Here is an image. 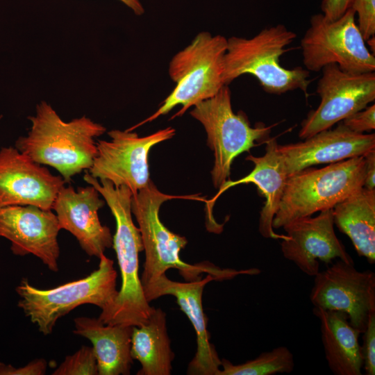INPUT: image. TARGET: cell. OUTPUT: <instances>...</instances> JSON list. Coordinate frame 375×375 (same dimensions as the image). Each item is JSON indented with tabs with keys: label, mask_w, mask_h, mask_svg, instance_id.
Returning a JSON list of instances; mask_svg holds the SVG:
<instances>
[{
	"label": "cell",
	"mask_w": 375,
	"mask_h": 375,
	"mask_svg": "<svg viewBox=\"0 0 375 375\" xmlns=\"http://www.w3.org/2000/svg\"><path fill=\"white\" fill-rule=\"evenodd\" d=\"M28 119L30 130L15 143L20 152L56 169L66 183L90 168L97 153L95 139L106 132L105 126L85 115L65 122L44 101L37 104L35 114Z\"/></svg>",
	"instance_id": "obj_1"
},
{
	"label": "cell",
	"mask_w": 375,
	"mask_h": 375,
	"mask_svg": "<svg viewBox=\"0 0 375 375\" xmlns=\"http://www.w3.org/2000/svg\"><path fill=\"white\" fill-rule=\"evenodd\" d=\"M83 179L103 197L116 222L112 246L122 285L112 306L98 319L106 324L140 326L147 322L154 307L147 300L139 276V253L144 247L140 229L132 219L133 193L126 185L115 187L110 181L92 177L88 171Z\"/></svg>",
	"instance_id": "obj_2"
},
{
	"label": "cell",
	"mask_w": 375,
	"mask_h": 375,
	"mask_svg": "<svg viewBox=\"0 0 375 375\" xmlns=\"http://www.w3.org/2000/svg\"><path fill=\"white\" fill-rule=\"evenodd\" d=\"M184 198L205 201L193 196H174L161 192L150 180L131 199V212L139 226L145 260L140 277L143 289L166 274L169 269H176L185 281L201 278L203 273L213 276L215 281L231 279L240 274L253 275L256 269L235 270L222 269L209 262L191 265L183 261L179 256L188 244L187 239L169 231L160 221L161 205L170 199Z\"/></svg>",
	"instance_id": "obj_3"
},
{
	"label": "cell",
	"mask_w": 375,
	"mask_h": 375,
	"mask_svg": "<svg viewBox=\"0 0 375 375\" xmlns=\"http://www.w3.org/2000/svg\"><path fill=\"white\" fill-rule=\"evenodd\" d=\"M297 34L283 24L260 31L247 39L232 36L227 39L224 56L223 81L228 85L244 74H251L267 93L281 94L301 90L308 97L311 83L310 72L301 67L286 69L281 65V56Z\"/></svg>",
	"instance_id": "obj_4"
},
{
	"label": "cell",
	"mask_w": 375,
	"mask_h": 375,
	"mask_svg": "<svg viewBox=\"0 0 375 375\" xmlns=\"http://www.w3.org/2000/svg\"><path fill=\"white\" fill-rule=\"evenodd\" d=\"M117 273L112 260L104 253L98 268L88 276L53 288L40 289L24 278L16 288L20 299L17 306L38 330L47 335L52 333L58 319L83 304H92L107 311L118 290Z\"/></svg>",
	"instance_id": "obj_5"
},
{
	"label": "cell",
	"mask_w": 375,
	"mask_h": 375,
	"mask_svg": "<svg viewBox=\"0 0 375 375\" xmlns=\"http://www.w3.org/2000/svg\"><path fill=\"white\" fill-rule=\"evenodd\" d=\"M365 171L362 156L320 169L308 167L290 175L273 219V228H283L296 219L332 209L363 187Z\"/></svg>",
	"instance_id": "obj_6"
},
{
	"label": "cell",
	"mask_w": 375,
	"mask_h": 375,
	"mask_svg": "<svg viewBox=\"0 0 375 375\" xmlns=\"http://www.w3.org/2000/svg\"><path fill=\"white\" fill-rule=\"evenodd\" d=\"M227 39L222 35L207 31L197 34L169 62V74L176 83L174 89L153 114L127 130L152 122L178 105L182 108L172 119L181 116L190 108L215 96L225 85L223 71Z\"/></svg>",
	"instance_id": "obj_7"
},
{
	"label": "cell",
	"mask_w": 375,
	"mask_h": 375,
	"mask_svg": "<svg viewBox=\"0 0 375 375\" xmlns=\"http://www.w3.org/2000/svg\"><path fill=\"white\" fill-rule=\"evenodd\" d=\"M190 115L203 126L207 133V144L214 153V166L211 171L215 188L228 180L234 159L252 147L265 143L273 126L262 122L254 127L242 111L234 113L231 91L224 85L213 97L193 106Z\"/></svg>",
	"instance_id": "obj_8"
},
{
	"label": "cell",
	"mask_w": 375,
	"mask_h": 375,
	"mask_svg": "<svg viewBox=\"0 0 375 375\" xmlns=\"http://www.w3.org/2000/svg\"><path fill=\"white\" fill-rule=\"evenodd\" d=\"M349 8L334 21L322 13L313 15L301 40L303 62L309 72H319L330 64L343 71L361 74L375 71V57L367 48Z\"/></svg>",
	"instance_id": "obj_9"
},
{
	"label": "cell",
	"mask_w": 375,
	"mask_h": 375,
	"mask_svg": "<svg viewBox=\"0 0 375 375\" xmlns=\"http://www.w3.org/2000/svg\"><path fill=\"white\" fill-rule=\"evenodd\" d=\"M175 133L172 127L144 137L132 131H110V141L97 142V153L88 172L98 180L110 181L115 187L126 185L135 194L151 180L150 150L154 145L171 139Z\"/></svg>",
	"instance_id": "obj_10"
},
{
	"label": "cell",
	"mask_w": 375,
	"mask_h": 375,
	"mask_svg": "<svg viewBox=\"0 0 375 375\" xmlns=\"http://www.w3.org/2000/svg\"><path fill=\"white\" fill-rule=\"evenodd\" d=\"M317 84V108L301 122L299 136L304 140L366 108L375 100V73H349L336 64L324 67Z\"/></svg>",
	"instance_id": "obj_11"
},
{
	"label": "cell",
	"mask_w": 375,
	"mask_h": 375,
	"mask_svg": "<svg viewBox=\"0 0 375 375\" xmlns=\"http://www.w3.org/2000/svg\"><path fill=\"white\" fill-rule=\"evenodd\" d=\"M310 294L314 307L344 312L349 323L362 333L375 312V273L358 271L337 259L315 276Z\"/></svg>",
	"instance_id": "obj_12"
},
{
	"label": "cell",
	"mask_w": 375,
	"mask_h": 375,
	"mask_svg": "<svg viewBox=\"0 0 375 375\" xmlns=\"http://www.w3.org/2000/svg\"><path fill=\"white\" fill-rule=\"evenodd\" d=\"M51 210L34 206H10L0 208V237L8 240L15 256L32 254L51 271L57 272L60 231Z\"/></svg>",
	"instance_id": "obj_13"
},
{
	"label": "cell",
	"mask_w": 375,
	"mask_h": 375,
	"mask_svg": "<svg viewBox=\"0 0 375 375\" xmlns=\"http://www.w3.org/2000/svg\"><path fill=\"white\" fill-rule=\"evenodd\" d=\"M333 225L332 209L287 224L283 227L286 238L281 243L283 256L310 276L319 272V261L330 264L333 260L340 259L354 265L336 236Z\"/></svg>",
	"instance_id": "obj_14"
},
{
	"label": "cell",
	"mask_w": 375,
	"mask_h": 375,
	"mask_svg": "<svg viewBox=\"0 0 375 375\" xmlns=\"http://www.w3.org/2000/svg\"><path fill=\"white\" fill-rule=\"evenodd\" d=\"M61 176L12 147L0 149V208L10 206H34L51 210L60 188Z\"/></svg>",
	"instance_id": "obj_15"
},
{
	"label": "cell",
	"mask_w": 375,
	"mask_h": 375,
	"mask_svg": "<svg viewBox=\"0 0 375 375\" xmlns=\"http://www.w3.org/2000/svg\"><path fill=\"white\" fill-rule=\"evenodd\" d=\"M213 280V276L208 274L203 278L183 283L170 280L164 274L143 289L149 303L165 295L174 297L180 309L191 322L197 335V351L188 364V374L219 375L222 361L215 346L210 342L208 317L202 306L204 288Z\"/></svg>",
	"instance_id": "obj_16"
},
{
	"label": "cell",
	"mask_w": 375,
	"mask_h": 375,
	"mask_svg": "<svg viewBox=\"0 0 375 375\" xmlns=\"http://www.w3.org/2000/svg\"><path fill=\"white\" fill-rule=\"evenodd\" d=\"M105 203L91 185L76 190L72 185H63L52 206L60 229L72 233L90 257L99 258L112 246L110 230L101 224L98 215Z\"/></svg>",
	"instance_id": "obj_17"
},
{
	"label": "cell",
	"mask_w": 375,
	"mask_h": 375,
	"mask_svg": "<svg viewBox=\"0 0 375 375\" xmlns=\"http://www.w3.org/2000/svg\"><path fill=\"white\" fill-rule=\"evenodd\" d=\"M265 153L260 157L249 154L246 160L251 161L254 167L246 176L237 181H226L219 189L216 195L206 201L207 222L209 231L219 233L222 225L217 224L212 214V206L217 199L226 190L236 185L252 183L261 195L265 198L260 213L258 230L265 238H286V235H279L274 231L273 219L281 203L288 174L281 154L277 150L276 138H270L266 142Z\"/></svg>",
	"instance_id": "obj_18"
},
{
	"label": "cell",
	"mask_w": 375,
	"mask_h": 375,
	"mask_svg": "<svg viewBox=\"0 0 375 375\" xmlns=\"http://www.w3.org/2000/svg\"><path fill=\"white\" fill-rule=\"evenodd\" d=\"M303 142L277 146L286 172L292 175L311 166L340 162L363 156L375 148V134L358 133L342 122Z\"/></svg>",
	"instance_id": "obj_19"
},
{
	"label": "cell",
	"mask_w": 375,
	"mask_h": 375,
	"mask_svg": "<svg viewBox=\"0 0 375 375\" xmlns=\"http://www.w3.org/2000/svg\"><path fill=\"white\" fill-rule=\"evenodd\" d=\"M74 323V333L88 339L92 344L99 375L130 374L133 326L106 324L98 318L88 317H76Z\"/></svg>",
	"instance_id": "obj_20"
},
{
	"label": "cell",
	"mask_w": 375,
	"mask_h": 375,
	"mask_svg": "<svg viewBox=\"0 0 375 375\" xmlns=\"http://www.w3.org/2000/svg\"><path fill=\"white\" fill-rule=\"evenodd\" d=\"M319 319L321 337L328 366L335 375H361L363 360L358 338L360 333L340 310L314 307Z\"/></svg>",
	"instance_id": "obj_21"
},
{
	"label": "cell",
	"mask_w": 375,
	"mask_h": 375,
	"mask_svg": "<svg viewBox=\"0 0 375 375\" xmlns=\"http://www.w3.org/2000/svg\"><path fill=\"white\" fill-rule=\"evenodd\" d=\"M333 222L359 256L375 262V190L361 188L332 208Z\"/></svg>",
	"instance_id": "obj_22"
},
{
	"label": "cell",
	"mask_w": 375,
	"mask_h": 375,
	"mask_svg": "<svg viewBox=\"0 0 375 375\" xmlns=\"http://www.w3.org/2000/svg\"><path fill=\"white\" fill-rule=\"evenodd\" d=\"M131 354L141 365L138 375H170L174 353L167 328L166 313L154 308L147 322L133 326Z\"/></svg>",
	"instance_id": "obj_23"
},
{
	"label": "cell",
	"mask_w": 375,
	"mask_h": 375,
	"mask_svg": "<svg viewBox=\"0 0 375 375\" xmlns=\"http://www.w3.org/2000/svg\"><path fill=\"white\" fill-rule=\"evenodd\" d=\"M219 375H273L292 372L294 368V356L286 347L281 346L260 353L247 362L234 365L227 359L221 360Z\"/></svg>",
	"instance_id": "obj_24"
},
{
	"label": "cell",
	"mask_w": 375,
	"mask_h": 375,
	"mask_svg": "<svg viewBox=\"0 0 375 375\" xmlns=\"http://www.w3.org/2000/svg\"><path fill=\"white\" fill-rule=\"evenodd\" d=\"M53 375H99L97 358L92 347L82 346L74 354L65 357Z\"/></svg>",
	"instance_id": "obj_25"
},
{
	"label": "cell",
	"mask_w": 375,
	"mask_h": 375,
	"mask_svg": "<svg viewBox=\"0 0 375 375\" xmlns=\"http://www.w3.org/2000/svg\"><path fill=\"white\" fill-rule=\"evenodd\" d=\"M358 14V27L366 41L375 34V0H353L351 7Z\"/></svg>",
	"instance_id": "obj_26"
},
{
	"label": "cell",
	"mask_w": 375,
	"mask_h": 375,
	"mask_svg": "<svg viewBox=\"0 0 375 375\" xmlns=\"http://www.w3.org/2000/svg\"><path fill=\"white\" fill-rule=\"evenodd\" d=\"M362 334L360 345L363 369L366 375L375 374V312L371 314L367 326Z\"/></svg>",
	"instance_id": "obj_27"
},
{
	"label": "cell",
	"mask_w": 375,
	"mask_h": 375,
	"mask_svg": "<svg viewBox=\"0 0 375 375\" xmlns=\"http://www.w3.org/2000/svg\"><path fill=\"white\" fill-rule=\"evenodd\" d=\"M342 123L349 130L358 133L372 131L375 128V104L346 117Z\"/></svg>",
	"instance_id": "obj_28"
},
{
	"label": "cell",
	"mask_w": 375,
	"mask_h": 375,
	"mask_svg": "<svg viewBox=\"0 0 375 375\" xmlns=\"http://www.w3.org/2000/svg\"><path fill=\"white\" fill-rule=\"evenodd\" d=\"M47 368V362L43 358L35 359L20 367L0 362V375H44Z\"/></svg>",
	"instance_id": "obj_29"
},
{
	"label": "cell",
	"mask_w": 375,
	"mask_h": 375,
	"mask_svg": "<svg viewBox=\"0 0 375 375\" xmlns=\"http://www.w3.org/2000/svg\"><path fill=\"white\" fill-rule=\"evenodd\" d=\"M353 0H323L322 14L328 21H334L342 16L351 7Z\"/></svg>",
	"instance_id": "obj_30"
},
{
	"label": "cell",
	"mask_w": 375,
	"mask_h": 375,
	"mask_svg": "<svg viewBox=\"0 0 375 375\" xmlns=\"http://www.w3.org/2000/svg\"><path fill=\"white\" fill-rule=\"evenodd\" d=\"M365 163L364 188L375 190V148L363 155Z\"/></svg>",
	"instance_id": "obj_31"
},
{
	"label": "cell",
	"mask_w": 375,
	"mask_h": 375,
	"mask_svg": "<svg viewBox=\"0 0 375 375\" xmlns=\"http://www.w3.org/2000/svg\"><path fill=\"white\" fill-rule=\"evenodd\" d=\"M128 7L136 15L144 13V8L140 0H119Z\"/></svg>",
	"instance_id": "obj_32"
},
{
	"label": "cell",
	"mask_w": 375,
	"mask_h": 375,
	"mask_svg": "<svg viewBox=\"0 0 375 375\" xmlns=\"http://www.w3.org/2000/svg\"><path fill=\"white\" fill-rule=\"evenodd\" d=\"M2 117H3V116L0 115V122H1V119H2Z\"/></svg>",
	"instance_id": "obj_33"
}]
</instances>
